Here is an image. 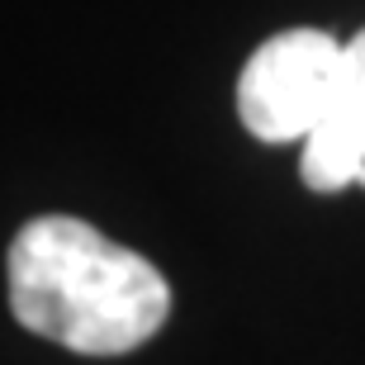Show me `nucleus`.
<instances>
[{"instance_id": "f257e3e1", "label": "nucleus", "mask_w": 365, "mask_h": 365, "mask_svg": "<svg viewBox=\"0 0 365 365\" xmlns=\"http://www.w3.org/2000/svg\"><path fill=\"white\" fill-rule=\"evenodd\" d=\"M5 275L19 327L76 356H128L171 313V284L148 257L71 214L24 223Z\"/></svg>"}, {"instance_id": "f03ea898", "label": "nucleus", "mask_w": 365, "mask_h": 365, "mask_svg": "<svg viewBox=\"0 0 365 365\" xmlns=\"http://www.w3.org/2000/svg\"><path fill=\"white\" fill-rule=\"evenodd\" d=\"M341 53L323 29H284L247 57L237 76V119L261 143H304L337 109Z\"/></svg>"}, {"instance_id": "7ed1b4c3", "label": "nucleus", "mask_w": 365, "mask_h": 365, "mask_svg": "<svg viewBox=\"0 0 365 365\" xmlns=\"http://www.w3.org/2000/svg\"><path fill=\"white\" fill-rule=\"evenodd\" d=\"M299 176L318 195H337L346 185H365V143L337 119L327 114L309 138H304V157H299Z\"/></svg>"}, {"instance_id": "20e7f679", "label": "nucleus", "mask_w": 365, "mask_h": 365, "mask_svg": "<svg viewBox=\"0 0 365 365\" xmlns=\"http://www.w3.org/2000/svg\"><path fill=\"white\" fill-rule=\"evenodd\" d=\"M332 114L365 143V29L346 43V53H341V95H337V109Z\"/></svg>"}]
</instances>
